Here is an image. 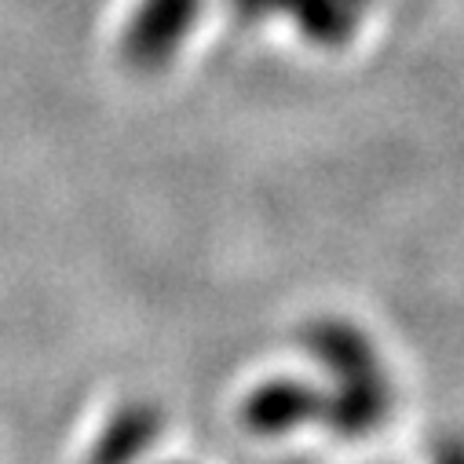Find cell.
<instances>
[{
    "instance_id": "1",
    "label": "cell",
    "mask_w": 464,
    "mask_h": 464,
    "mask_svg": "<svg viewBox=\"0 0 464 464\" xmlns=\"http://www.w3.org/2000/svg\"><path fill=\"white\" fill-rule=\"evenodd\" d=\"M300 340L329 377L322 424L340 439L377 431L392 413V381L373 340L347 318H318Z\"/></svg>"
},
{
    "instance_id": "2",
    "label": "cell",
    "mask_w": 464,
    "mask_h": 464,
    "mask_svg": "<svg viewBox=\"0 0 464 464\" xmlns=\"http://www.w3.org/2000/svg\"><path fill=\"white\" fill-rule=\"evenodd\" d=\"M198 19L201 0H140L125 26L121 52L143 73L165 70L194 34Z\"/></svg>"
},
{
    "instance_id": "3",
    "label": "cell",
    "mask_w": 464,
    "mask_h": 464,
    "mask_svg": "<svg viewBox=\"0 0 464 464\" xmlns=\"http://www.w3.org/2000/svg\"><path fill=\"white\" fill-rule=\"evenodd\" d=\"M325 392L300 377H271L249 392L242 402V420L253 435L278 439L300 431L304 424H322Z\"/></svg>"
},
{
    "instance_id": "4",
    "label": "cell",
    "mask_w": 464,
    "mask_h": 464,
    "mask_svg": "<svg viewBox=\"0 0 464 464\" xmlns=\"http://www.w3.org/2000/svg\"><path fill=\"white\" fill-rule=\"evenodd\" d=\"M161 439V413L150 402H125L110 413L88 450V464H140Z\"/></svg>"
},
{
    "instance_id": "5",
    "label": "cell",
    "mask_w": 464,
    "mask_h": 464,
    "mask_svg": "<svg viewBox=\"0 0 464 464\" xmlns=\"http://www.w3.org/2000/svg\"><path fill=\"white\" fill-rule=\"evenodd\" d=\"M355 15L359 8L347 5V0H296L289 8V19L296 23V30L322 48H340L352 41Z\"/></svg>"
},
{
    "instance_id": "6",
    "label": "cell",
    "mask_w": 464,
    "mask_h": 464,
    "mask_svg": "<svg viewBox=\"0 0 464 464\" xmlns=\"http://www.w3.org/2000/svg\"><path fill=\"white\" fill-rule=\"evenodd\" d=\"M235 5V12L242 19H271V15H289V8L296 5V0H230Z\"/></svg>"
},
{
    "instance_id": "7",
    "label": "cell",
    "mask_w": 464,
    "mask_h": 464,
    "mask_svg": "<svg viewBox=\"0 0 464 464\" xmlns=\"http://www.w3.org/2000/svg\"><path fill=\"white\" fill-rule=\"evenodd\" d=\"M347 5H355V8H362V5H366V0H347Z\"/></svg>"
}]
</instances>
